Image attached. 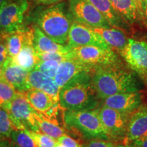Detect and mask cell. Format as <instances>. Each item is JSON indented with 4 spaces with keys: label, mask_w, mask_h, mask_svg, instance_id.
Listing matches in <instances>:
<instances>
[{
    "label": "cell",
    "mask_w": 147,
    "mask_h": 147,
    "mask_svg": "<svg viewBox=\"0 0 147 147\" xmlns=\"http://www.w3.org/2000/svg\"><path fill=\"white\" fill-rule=\"evenodd\" d=\"M91 83L97 96L103 100L118 93L138 92L140 88L135 75L113 66L95 67Z\"/></svg>",
    "instance_id": "cell-1"
},
{
    "label": "cell",
    "mask_w": 147,
    "mask_h": 147,
    "mask_svg": "<svg viewBox=\"0 0 147 147\" xmlns=\"http://www.w3.org/2000/svg\"><path fill=\"white\" fill-rule=\"evenodd\" d=\"M89 73L80 74L61 88L59 104L64 110H86L96 108L98 96L92 85Z\"/></svg>",
    "instance_id": "cell-2"
},
{
    "label": "cell",
    "mask_w": 147,
    "mask_h": 147,
    "mask_svg": "<svg viewBox=\"0 0 147 147\" xmlns=\"http://www.w3.org/2000/svg\"><path fill=\"white\" fill-rule=\"evenodd\" d=\"M36 26L60 45L67 42L71 23L59 5L43 9L36 16Z\"/></svg>",
    "instance_id": "cell-3"
},
{
    "label": "cell",
    "mask_w": 147,
    "mask_h": 147,
    "mask_svg": "<svg viewBox=\"0 0 147 147\" xmlns=\"http://www.w3.org/2000/svg\"><path fill=\"white\" fill-rule=\"evenodd\" d=\"M64 123L67 127L76 130L88 138L110 139L101 122L97 110H65Z\"/></svg>",
    "instance_id": "cell-4"
},
{
    "label": "cell",
    "mask_w": 147,
    "mask_h": 147,
    "mask_svg": "<svg viewBox=\"0 0 147 147\" xmlns=\"http://www.w3.org/2000/svg\"><path fill=\"white\" fill-rule=\"evenodd\" d=\"M71 59H74L89 67L113 66L117 63V55L111 49L96 46H82L70 48Z\"/></svg>",
    "instance_id": "cell-5"
},
{
    "label": "cell",
    "mask_w": 147,
    "mask_h": 147,
    "mask_svg": "<svg viewBox=\"0 0 147 147\" xmlns=\"http://www.w3.org/2000/svg\"><path fill=\"white\" fill-rule=\"evenodd\" d=\"M14 129L39 131L36 119V110L23 93H18L6 110Z\"/></svg>",
    "instance_id": "cell-6"
},
{
    "label": "cell",
    "mask_w": 147,
    "mask_h": 147,
    "mask_svg": "<svg viewBox=\"0 0 147 147\" xmlns=\"http://www.w3.org/2000/svg\"><path fill=\"white\" fill-rule=\"evenodd\" d=\"M29 8L28 0H9L0 9V20L4 33L23 29L25 15Z\"/></svg>",
    "instance_id": "cell-7"
},
{
    "label": "cell",
    "mask_w": 147,
    "mask_h": 147,
    "mask_svg": "<svg viewBox=\"0 0 147 147\" xmlns=\"http://www.w3.org/2000/svg\"><path fill=\"white\" fill-rule=\"evenodd\" d=\"M121 52L130 67L147 82V42L129 39Z\"/></svg>",
    "instance_id": "cell-8"
},
{
    "label": "cell",
    "mask_w": 147,
    "mask_h": 147,
    "mask_svg": "<svg viewBox=\"0 0 147 147\" xmlns=\"http://www.w3.org/2000/svg\"><path fill=\"white\" fill-rule=\"evenodd\" d=\"M67 46L74 48L82 46H96L110 49L102 38L91 27L78 21L71 24L68 34Z\"/></svg>",
    "instance_id": "cell-9"
},
{
    "label": "cell",
    "mask_w": 147,
    "mask_h": 147,
    "mask_svg": "<svg viewBox=\"0 0 147 147\" xmlns=\"http://www.w3.org/2000/svg\"><path fill=\"white\" fill-rule=\"evenodd\" d=\"M70 9L77 21L91 27H110L105 17L87 0H71Z\"/></svg>",
    "instance_id": "cell-10"
},
{
    "label": "cell",
    "mask_w": 147,
    "mask_h": 147,
    "mask_svg": "<svg viewBox=\"0 0 147 147\" xmlns=\"http://www.w3.org/2000/svg\"><path fill=\"white\" fill-rule=\"evenodd\" d=\"M97 111L101 122L110 138L123 136L126 134L129 115L105 106Z\"/></svg>",
    "instance_id": "cell-11"
},
{
    "label": "cell",
    "mask_w": 147,
    "mask_h": 147,
    "mask_svg": "<svg viewBox=\"0 0 147 147\" xmlns=\"http://www.w3.org/2000/svg\"><path fill=\"white\" fill-rule=\"evenodd\" d=\"M104 106L130 115L141 106L142 95L139 91L118 93L106 97Z\"/></svg>",
    "instance_id": "cell-12"
},
{
    "label": "cell",
    "mask_w": 147,
    "mask_h": 147,
    "mask_svg": "<svg viewBox=\"0 0 147 147\" xmlns=\"http://www.w3.org/2000/svg\"><path fill=\"white\" fill-rule=\"evenodd\" d=\"M12 58V57H11ZM14 63L30 71L40 61L34 47V28L25 29V40L20 52L12 58Z\"/></svg>",
    "instance_id": "cell-13"
},
{
    "label": "cell",
    "mask_w": 147,
    "mask_h": 147,
    "mask_svg": "<svg viewBox=\"0 0 147 147\" xmlns=\"http://www.w3.org/2000/svg\"><path fill=\"white\" fill-rule=\"evenodd\" d=\"M29 71L14 63L9 57L3 63L2 76L13 86L18 93H25L32 89L28 82Z\"/></svg>",
    "instance_id": "cell-14"
},
{
    "label": "cell",
    "mask_w": 147,
    "mask_h": 147,
    "mask_svg": "<svg viewBox=\"0 0 147 147\" xmlns=\"http://www.w3.org/2000/svg\"><path fill=\"white\" fill-rule=\"evenodd\" d=\"M91 70L92 67L74 59H67L59 63L54 80L61 89L80 74Z\"/></svg>",
    "instance_id": "cell-15"
},
{
    "label": "cell",
    "mask_w": 147,
    "mask_h": 147,
    "mask_svg": "<svg viewBox=\"0 0 147 147\" xmlns=\"http://www.w3.org/2000/svg\"><path fill=\"white\" fill-rule=\"evenodd\" d=\"M129 141L136 140L147 137V107L140 106L131 113L126 130Z\"/></svg>",
    "instance_id": "cell-16"
},
{
    "label": "cell",
    "mask_w": 147,
    "mask_h": 147,
    "mask_svg": "<svg viewBox=\"0 0 147 147\" xmlns=\"http://www.w3.org/2000/svg\"><path fill=\"white\" fill-rule=\"evenodd\" d=\"M28 82L33 89H39L49 95L56 103H59L60 89L54 78L46 76L38 69L30 71L28 76Z\"/></svg>",
    "instance_id": "cell-17"
},
{
    "label": "cell",
    "mask_w": 147,
    "mask_h": 147,
    "mask_svg": "<svg viewBox=\"0 0 147 147\" xmlns=\"http://www.w3.org/2000/svg\"><path fill=\"white\" fill-rule=\"evenodd\" d=\"M34 47L36 53H67L70 48L57 43L48 37L39 27H34Z\"/></svg>",
    "instance_id": "cell-18"
},
{
    "label": "cell",
    "mask_w": 147,
    "mask_h": 147,
    "mask_svg": "<svg viewBox=\"0 0 147 147\" xmlns=\"http://www.w3.org/2000/svg\"><path fill=\"white\" fill-rule=\"evenodd\" d=\"M34 110L43 114L53 108L56 103L50 95L37 89H31L23 93Z\"/></svg>",
    "instance_id": "cell-19"
},
{
    "label": "cell",
    "mask_w": 147,
    "mask_h": 147,
    "mask_svg": "<svg viewBox=\"0 0 147 147\" xmlns=\"http://www.w3.org/2000/svg\"><path fill=\"white\" fill-rule=\"evenodd\" d=\"M95 32L102 37L104 41L110 49H119L121 51L127 43L125 36L121 31L116 29L106 27H92Z\"/></svg>",
    "instance_id": "cell-20"
},
{
    "label": "cell",
    "mask_w": 147,
    "mask_h": 147,
    "mask_svg": "<svg viewBox=\"0 0 147 147\" xmlns=\"http://www.w3.org/2000/svg\"><path fill=\"white\" fill-rule=\"evenodd\" d=\"M115 12L129 21H134L142 14L134 0H110Z\"/></svg>",
    "instance_id": "cell-21"
},
{
    "label": "cell",
    "mask_w": 147,
    "mask_h": 147,
    "mask_svg": "<svg viewBox=\"0 0 147 147\" xmlns=\"http://www.w3.org/2000/svg\"><path fill=\"white\" fill-rule=\"evenodd\" d=\"M36 119L39 131L47 134L53 138L57 140L60 136L65 134V131L59 125L48 120L41 113L36 110Z\"/></svg>",
    "instance_id": "cell-22"
},
{
    "label": "cell",
    "mask_w": 147,
    "mask_h": 147,
    "mask_svg": "<svg viewBox=\"0 0 147 147\" xmlns=\"http://www.w3.org/2000/svg\"><path fill=\"white\" fill-rule=\"evenodd\" d=\"M5 40L9 57H14L20 52L25 42V29L5 33Z\"/></svg>",
    "instance_id": "cell-23"
},
{
    "label": "cell",
    "mask_w": 147,
    "mask_h": 147,
    "mask_svg": "<svg viewBox=\"0 0 147 147\" xmlns=\"http://www.w3.org/2000/svg\"><path fill=\"white\" fill-rule=\"evenodd\" d=\"M17 94L13 86L3 76L0 77V108L6 110Z\"/></svg>",
    "instance_id": "cell-24"
},
{
    "label": "cell",
    "mask_w": 147,
    "mask_h": 147,
    "mask_svg": "<svg viewBox=\"0 0 147 147\" xmlns=\"http://www.w3.org/2000/svg\"><path fill=\"white\" fill-rule=\"evenodd\" d=\"M105 17L108 23L115 25L117 23V13L115 12L110 0H87Z\"/></svg>",
    "instance_id": "cell-25"
},
{
    "label": "cell",
    "mask_w": 147,
    "mask_h": 147,
    "mask_svg": "<svg viewBox=\"0 0 147 147\" xmlns=\"http://www.w3.org/2000/svg\"><path fill=\"white\" fill-rule=\"evenodd\" d=\"M10 138L18 147H38L34 140L25 129H14L11 132Z\"/></svg>",
    "instance_id": "cell-26"
},
{
    "label": "cell",
    "mask_w": 147,
    "mask_h": 147,
    "mask_svg": "<svg viewBox=\"0 0 147 147\" xmlns=\"http://www.w3.org/2000/svg\"><path fill=\"white\" fill-rule=\"evenodd\" d=\"M14 129L8 112L0 108V138H10Z\"/></svg>",
    "instance_id": "cell-27"
},
{
    "label": "cell",
    "mask_w": 147,
    "mask_h": 147,
    "mask_svg": "<svg viewBox=\"0 0 147 147\" xmlns=\"http://www.w3.org/2000/svg\"><path fill=\"white\" fill-rule=\"evenodd\" d=\"M25 130L29 134V135L34 140L38 147H55L56 146L57 140L47 134L40 131Z\"/></svg>",
    "instance_id": "cell-28"
},
{
    "label": "cell",
    "mask_w": 147,
    "mask_h": 147,
    "mask_svg": "<svg viewBox=\"0 0 147 147\" xmlns=\"http://www.w3.org/2000/svg\"><path fill=\"white\" fill-rule=\"evenodd\" d=\"M59 63V62L55 60L42 61L37 64L35 69L41 71L46 76L54 78Z\"/></svg>",
    "instance_id": "cell-29"
},
{
    "label": "cell",
    "mask_w": 147,
    "mask_h": 147,
    "mask_svg": "<svg viewBox=\"0 0 147 147\" xmlns=\"http://www.w3.org/2000/svg\"><path fill=\"white\" fill-rule=\"evenodd\" d=\"M40 61L47 60H55L61 63L63 61L71 59L69 51L67 53L59 52H48V53H36Z\"/></svg>",
    "instance_id": "cell-30"
},
{
    "label": "cell",
    "mask_w": 147,
    "mask_h": 147,
    "mask_svg": "<svg viewBox=\"0 0 147 147\" xmlns=\"http://www.w3.org/2000/svg\"><path fill=\"white\" fill-rule=\"evenodd\" d=\"M9 57H10L7 50L5 33H1L0 34V63H4Z\"/></svg>",
    "instance_id": "cell-31"
},
{
    "label": "cell",
    "mask_w": 147,
    "mask_h": 147,
    "mask_svg": "<svg viewBox=\"0 0 147 147\" xmlns=\"http://www.w3.org/2000/svg\"><path fill=\"white\" fill-rule=\"evenodd\" d=\"M57 142L63 147H82L76 140L67 136V134H63L60 136L57 140Z\"/></svg>",
    "instance_id": "cell-32"
},
{
    "label": "cell",
    "mask_w": 147,
    "mask_h": 147,
    "mask_svg": "<svg viewBox=\"0 0 147 147\" xmlns=\"http://www.w3.org/2000/svg\"><path fill=\"white\" fill-rule=\"evenodd\" d=\"M113 143L105 140L93 139L82 144V147H113Z\"/></svg>",
    "instance_id": "cell-33"
},
{
    "label": "cell",
    "mask_w": 147,
    "mask_h": 147,
    "mask_svg": "<svg viewBox=\"0 0 147 147\" xmlns=\"http://www.w3.org/2000/svg\"><path fill=\"white\" fill-rule=\"evenodd\" d=\"M32 1L36 5H52L61 2L64 0H32Z\"/></svg>",
    "instance_id": "cell-34"
},
{
    "label": "cell",
    "mask_w": 147,
    "mask_h": 147,
    "mask_svg": "<svg viewBox=\"0 0 147 147\" xmlns=\"http://www.w3.org/2000/svg\"><path fill=\"white\" fill-rule=\"evenodd\" d=\"M130 147H147V137L132 141Z\"/></svg>",
    "instance_id": "cell-35"
},
{
    "label": "cell",
    "mask_w": 147,
    "mask_h": 147,
    "mask_svg": "<svg viewBox=\"0 0 147 147\" xmlns=\"http://www.w3.org/2000/svg\"><path fill=\"white\" fill-rule=\"evenodd\" d=\"M0 147H18L17 145L13 143H10L7 140L0 141Z\"/></svg>",
    "instance_id": "cell-36"
},
{
    "label": "cell",
    "mask_w": 147,
    "mask_h": 147,
    "mask_svg": "<svg viewBox=\"0 0 147 147\" xmlns=\"http://www.w3.org/2000/svg\"><path fill=\"white\" fill-rule=\"evenodd\" d=\"M134 1H135V2L136 3V4H137V6H138V8L139 10H140V13L142 14V11H143V9H142V7H141L140 4L139 0H134Z\"/></svg>",
    "instance_id": "cell-37"
},
{
    "label": "cell",
    "mask_w": 147,
    "mask_h": 147,
    "mask_svg": "<svg viewBox=\"0 0 147 147\" xmlns=\"http://www.w3.org/2000/svg\"><path fill=\"white\" fill-rule=\"evenodd\" d=\"M3 70V64L0 63V77L2 76Z\"/></svg>",
    "instance_id": "cell-38"
},
{
    "label": "cell",
    "mask_w": 147,
    "mask_h": 147,
    "mask_svg": "<svg viewBox=\"0 0 147 147\" xmlns=\"http://www.w3.org/2000/svg\"><path fill=\"white\" fill-rule=\"evenodd\" d=\"M8 1L9 0H0V9H1V7Z\"/></svg>",
    "instance_id": "cell-39"
},
{
    "label": "cell",
    "mask_w": 147,
    "mask_h": 147,
    "mask_svg": "<svg viewBox=\"0 0 147 147\" xmlns=\"http://www.w3.org/2000/svg\"><path fill=\"white\" fill-rule=\"evenodd\" d=\"M144 8L145 15H146V17L147 18V0H146V1H145V3L144 5Z\"/></svg>",
    "instance_id": "cell-40"
},
{
    "label": "cell",
    "mask_w": 147,
    "mask_h": 147,
    "mask_svg": "<svg viewBox=\"0 0 147 147\" xmlns=\"http://www.w3.org/2000/svg\"><path fill=\"white\" fill-rule=\"evenodd\" d=\"M145 1H146V0H139L140 4L141 7H142V9L144 8V3H145Z\"/></svg>",
    "instance_id": "cell-41"
},
{
    "label": "cell",
    "mask_w": 147,
    "mask_h": 147,
    "mask_svg": "<svg viewBox=\"0 0 147 147\" xmlns=\"http://www.w3.org/2000/svg\"><path fill=\"white\" fill-rule=\"evenodd\" d=\"M1 33H4L3 32V29H2V27H1V20H0V34Z\"/></svg>",
    "instance_id": "cell-42"
},
{
    "label": "cell",
    "mask_w": 147,
    "mask_h": 147,
    "mask_svg": "<svg viewBox=\"0 0 147 147\" xmlns=\"http://www.w3.org/2000/svg\"><path fill=\"white\" fill-rule=\"evenodd\" d=\"M55 147H63L62 145H61L59 143H58L57 142V144H56V146H55Z\"/></svg>",
    "instance_id": "cell-43"
},
{
    "label": "cell",
    "mask_w": 147,
    "mask_h": 147,
    "mask_svg": "<svg viewBox=\"0 0 147 147\" xmlns=\"http://www.w3.org/2000/svg\"><path fill=\"white\" fill-rule=\"evenodd\" d=\"M113 147H126V146H115V145H114Z\"/></svg>",
    "instance_id": "cell-44"
}]
</instances>
